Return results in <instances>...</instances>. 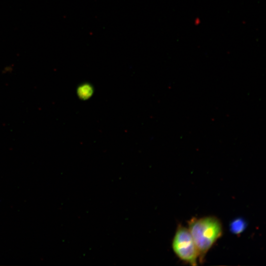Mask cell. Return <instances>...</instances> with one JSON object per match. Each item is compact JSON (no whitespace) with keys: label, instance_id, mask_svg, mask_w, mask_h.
<instances>
[{"label":"cell","instance_id":"1","mask_svg":"<svg viewBox=\"0 0 266 266\" xmlns=\"http://www.w3.org/2000/svg\"><path fill=\"white\" fill-rule=\"evenodd\" d=\"M188 230L198 251L200 262L222 235V223L215 216L193 218L188 222Z\"/></svg>","mask_w":266,"mask_h":266},{"label":"cell","instance_id":"2","mask_svg":"<svg viewBox=\"0 0 266 266\" xmlns=\"http://www.w3.org/2000/svg\"><path fill=\"white\" fill-rule=\"evenodd\" d=\"M172 247L181 260L192 266L197 265L198 251L188 228L178 225L173 238Z\"/></svg>","mask_w":266,"mask_h":266},{"label":"cell","instance_id":"3","mask_svg":"<svg viewBox=\"0 0 266 266\" xmlns=\"http://www.w3.org/2000/svg\"><path fill=\"white\" fill-rule=\"evenodd\" d=\"M246 228V223L241 218L234 220L230 224V230L235 234L241 233Z\"/></svg>","mask_w":266,"mask_h":266},{"label":"cell","instance_id":"4","mask_svg":"<svg viewBox=\"0 0 266 266\" xmlns=\"http://www.w3.org/2000/svg\"><path fill=\"white\" fill-rule=\"evenodd\" d=\"M93 93L92 87L88 84L80 86L77 90L78 96L81 99H87L91 97Z\"/></svg>","mask_w":266,"mask_h":266}]
</instances>
